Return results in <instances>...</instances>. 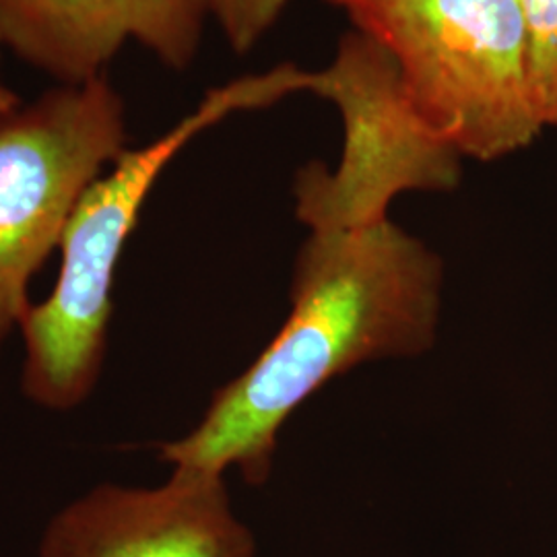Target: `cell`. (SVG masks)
I'll use <instances>...</instances> for the list:
<instances>
[{
  "label": "cell",
  "mask_w": 557,
  "mask_h": 557,
  "mask_svg": "<svg viewBox=\"0 0 557 557\" xmlns=\"http://www.w3.org/2000/svg\"><path fill=\"white\" fill-rule=\"evenodd\" d=\"M440 289L438 255L388 218L312 232L277 337L215 393L188 436L161 446V458L213 475L238 467L248 483H264L281 425L322 384L361 361L419 356L434 345Z\"/></svg>",
  "instance_id": "cell-1"
},
{
  "label": "cell",
  "mask_w": 557,
  "mask_h": 557,
  "mask_svg": "<svg viewBox=\"0 0 557 557\" xmlns=\"http://www.w3.org/2000/svg\"><path fill=\"white\" fill-rule=\"evenodd\" d=\"M312 71L296 64L246 75L211 89L176 126L143 147L124 149L108 174L81 197L60 239L54 289L21 322V391L48 411H73L101 379L120 257L163 170L190 140L225 119L269 108L310 89Z\"/></svg>",
  "instance_id": "cell-2"
},
{
  "label": "cell",
  "mask_w": 557,
  "mask_h": 557,
  "mask_svg": "<svg viewBox=\"0 0 557 557\" xmlns=\"http://www.w3.org/2000/svg\"><path fill=\"white\" fill-rule=\"evenodd\" d=\"M343 9L393 54L421 114L462 158L502 160L545 131L518 0H349Z\"/></svg>",
  "instance_id": "cell-3"
},
{
  "label": "cell",
  "mask_w": 557,
  "mask_h": 557,
  "mask_svg": "<svg viewBox=\"0 0 557 557\" xmlns=\"http://www.w3.org/2000/svg\"><path fill=\"white\" fill-rule=\"evenodd\" d=\"M335 103L343 122L337 170H299L296 213L312 232L351 230L386 220L403 193H446L460 182L462 156L421 114L397 60L372 36L351 29L310 89Z\"/></svg>",
  "instance_id": "cell-4"
},
{
  "label": "cell",
  "mask_w": 557,
  "mask_h": 557,
  "mask_svg": "<svg viewBox=\"0 0 557 557\" xmlns=\"http://www.w3.org/2000/svg\"><path fill=\"white\" fill-rule=\"evenodd\" d=\"M124 149V103L106 77L0 98V354L83 193Z\"/></svg>",
  "instance_id": "cell-5"
},
{
  "label": "cell",
  "mask_w": 557,
  "mask_h": 557,
  "mask_svg": "<svg viewBox=\"0 0 557 557\" xmlns=\"http://www.w3.org/2000/svg\"><path fill=\"white\" fill-rule=\"evenodd\" d=\"M38 557H255L223 475L174 469L158 487L100 483L48 520Z\"/></svg>",
  "instance_id": "cell-6"
},
{
  "label": "cell",
  "mask_w": 557,
  "mask_h": 557,
  "mask_svg": "<svg viewBox=\"0 0 557 557\" xmlns=\"http://www.w3.org/2000/svg\"><path fill=\"white\" fill-rule=\"evenodd\" d=\"M209 15L207 0H0V48L60 85L100 79L128 41L182 71Z\"/></svg>",
  "instance_id": "cell-7"
},
{
  "label": "cell",
  "mask_w": 557,
  "mask_h": 557,
  "mask_svg": "<svg viewBox=\"0 0 557 557\" xmlns=\"http://www.w3.org/2000/svg\"><path fill=\"white\" fill-rule=\"evenodd\" d=\"M531 98L543 128H557V0H518Z\"/></svg>",
  "instance_id": "cell-8"
},
{
  "label": "cell",
  "mask_w": 557,
  "mask_h": 557,
  "mask_svg": "<svg viewBox=\"0 0 557 557\" xmlns=\"http://www.w3.org/2000/svg\"><path fill=\"white\" fill-rule=\"evenodd\" d=\"M234 52L246 54L281 20L289 0H207Z\"/></svg>",
  "instance_id": "cell-9"
},
{
  "label": "cell",
  "mask_w": 557,
  "mask_h": 557,
  "mask_svg": "<svg viewBox=\"0 0 557 557\" xmlns=\"http://www.w3.org/2000/svg\"><path fill=\"white\" fill-rule=\"evenodd\" d=\"M329 2H333V4H338V7H345L349 0H329Z\"/></svg>",
  "instance_id": "cell-10"
}]
</instances>
